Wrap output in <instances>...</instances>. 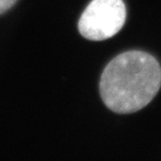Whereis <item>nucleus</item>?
Returning a JSON list of instances; mask_svg holds the SVG:
<instances>
[{
  "mask_svg": "<svg viewBox=\"0 0 161 161\" xmlns=\"http://www.w3.org/2000/svg\"><path fill=\"white\" fill-rule=\"evenodd\" d=\"M161 86L158 60L142 51L125 52L104 69L99 91L105 105L115 113L130 114L143 108Z\"/></svg>",
  "mask_w": 161,
  "mask_h": 161,
  "instance_id": "obj_1",
  "label": "nucleus"
},
{
  "mask_svg": "<svg viewBox=\"0 0 161 161\" xmlns=\"http://www.w3.org/2000/svg\"><path fill=\"white\" fill-rule=\"evenodd\" d=\"M125 19L123 0H92L80 16L78 29L88 40H108L119 32Z\"/></svg>",
  "mask_w": 161,
  "mask_h": 161,
  "instance_id": "obj_2",
  "label": "nucleus"
},
{
  "mask_svg": "<svg viewBox=\"0 0 161 161\" xmlns=\"http://www.w3.org/2000/svg\"><path fill=\"white\" fill-rule=\"evenodd\" d=\"M17 0H0V14L9 10Z\"/></svg>",
  "mask_w": 161,
  "mask_h": 161,
  "instance_id": "obj_3",
  "label": "nucleus"
}]
</instances>
